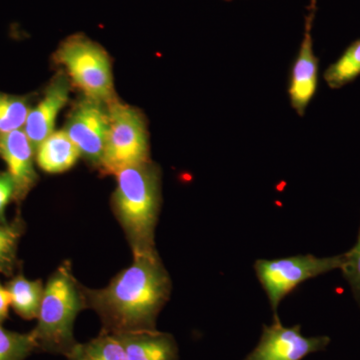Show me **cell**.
Wrapping results in <instances>:
<instances>
[{"label": "cell", "instance_id": "6da1fadb", "mask_svg": "<svg viewBox=\"0 0 360 360\" xmlns=\"http://www.w3.org/2000/svg\"><path fill=\"white\" fill-rule=\"evenodd\" d=\"M87 307L98 315L103 331L120 335L155 330L158 314L169 300L172 279L158 251L134 255L129 267L105 288H84Z\"/></svg>", "mask_w": 360, "mask_h": 360}, {"label": "cell", "instance_id": "7a4b0ae2", "mask_svg": "<svg viewBox=\"0 0 360 360\" xmlns=\"http://www.w3.org/2000/svg\"><path fill=\"white\" fill-rule=\"evenodd\" d=\"M115 176L112 210L132 255L155 250V227L161 205L160 167L149 160L124 168Z\"/></svg>", "mask_w": 360, "mask_h": 360}, {"label": "cell", "instance_id": "3957f363", "mask_svg": "<svg viewBox=\"0 0 360 360\" xmlns=\"http://www.w3.org/2000/svg\"><path fill=\"white\" fill-rule=\"evenodd\" d=\"M86 309L84 286L73 274L71 262H65L44 286L37 324L32 331L37 348L68 356L77 345L75 322L78 314Z\"/></svg>", "mask_w": 360, "mask_h": 360}, {"label": "cell", "instance_id": "277c9868", "mask_svg": "<svg viewBox=\"0 0 360 360\" xmlns=\"http://www.w3.org/2000/svg\"><path fill=\"white\" fill-rule=\"evenodd\" d=\"M110 129L101 168L116 175L124 168L149 161L148 131L143 116L127 105L110 101Z\"/></svg>", "mask_w": 360, "mask_h": 360}, {"label": "cell", "instance_id": "5b68a950", "mask_svg": "<svg viewBox=\"0 0 360 360\" xmlns=\"http://www.w3.org/2000/svg\"><path fill=\"white\" fill-rule=\"evenodd\" d=\"M58 63L87 98L110 103L113 94L110 58L101 45L82 34L65 39L56 52Z\"/></svg>", "mask_w": 360, "mask_h": 360}, {"label": "cell", "instance_id": "8992f818", "mask_svg": "<svg viewBox=\"0 0 360 360\" xmlns=\"http://www.w3.org/2000/svg\"><path fill=\"white\" fill-rule=\"evenodd\" d=\"M345 255L333 257L297 255L279 259H259L255 269L258 281L269 296L274 319L278 317L277 309L281 300L300 283L333 270L341 269Z\"/></svg>", "mask_w": 360, "mask_h": 360}, {"label": "cell", "instance_id": "52a82bcc", "mask_svg": "<svg viewBox=\"0 0 360 360\" xmlns=\"http://www.w3.org/2000/svg\"><path fill=\"white\" fill-rule=\"evenodd\" d=\"M329 343L328 336L305 338L300 326L285 328L276 317L271 326H264L257 347L243 360H302L307 355L323 352Z\"/></svg>", "mask_w": 360, "mask_h": 360}, {"label": "cell", "instance_id": "ba28073f", "mask_svg": "<svg viewBox=\"0 0 360 360\" xmlns=\"http://www.w3.org/2000/svg\"><path fill=\"white\" fill-rule=\"evenodd\" d=\"M110 129V115L103 103L87 98L77 104L65 129L80 155L101 167Z\"/></svg>", "mask_w": 360, "mask_h": 360}, {"label": "cell", "instance_id": "9c48e42d", "mask_svg": "<svg viewBox=\"0 0 360 360\" xmlns=\"http://www.w3.org/2000/svg\"><path fill=\"white\" fill-rule=\"evenodd\" d=\"M316 8V0H311L309 15L305 20V32L297 58H295L288 86L291 106L298 115H305L314 98L319 80V59L315 56L311 30Z\"/></svg>", "mask_w": 360, "mask_h": 360}, {"label": "cell", "instance_id": "30bf717a", "mask_svg": "<svg viewBox=\"0 0 360 360\" xmlns=\"http://www.w3.org/2000/svg\"><path fill=\"white\" fill-rule=\"evenodd\" d=\"M33 149L25 130H14L0 137V158L6 163L7 174L14 184V200H25L37 184Z\"/></svg>", "mask_w": 360, "mask_h": 360}, {"label": "cell", "instance_id": "8fae6325", "mask_svg": "<svg viewBox=\"0 0 360 360\" xmlns=\"http://www.w3.org/2000/svg\"><path fill=\"white\" fill-rule=\"evenodd\" d=\"M68 96L70 84L68 78L59 75L47 87L44 98L35 108H30L23 130L34 151L54 131L56 118L68 103Z\"/></svg>", "mask_w": 360, "mask_h": 360}, {"label": "cell", "instance_id": "7c38bea8", "mask_svg": "<svg viewBox=\"0 0 360 360\" xmlns=\"http://www.w3.org/2000/svg\"><path fill=\"white\" fill-rule=\"evenodd\" d=\"M129 360H179L174 336L158 330L131 331L115 335Z\"/></svg>", "mask_w": 360, "mask_h": 360}, {"label": "cell", "instance_id": "4fadbf2b", "mask_svg": "<svg viewBox=\"0 0 360 360\" xmlns=\"http://www.w3.org/2000/svg\"><path fill=\"white\" fill-rule=\"evenodd\" d=\"M35 153L37 165L47 174H61L70 169L80 156L65 130L52 132Z\"/></svg>", "mask_w": 360, "mask_h": 360}, {"label": "cell", "instance_id": "5bb4252c", "mask_svg": "<svg viewBox=\"0 0 360 360\" xmlns=\"http://www.w3.org/2000/svg\"><path fill=\"white\" fill-rule=\"evenodd\" d=\"M6 288L14 311L26 321L37 319L44 297V283L40 279L30 281L23 274H18L7 283Z\"/></svg>", "mask_w": 360, "mask_h": 360}, {"label": "cell", "instance_id": "9a60e30c", "mask_svg": "<svg viewBox=\"0 0 360 360\" xmlns=\"http://www.w3.org/2000/svg\"><path fill=\"white\" fill-rule=\"evenodd\" d=\"M68 360H129L117 336L101 330L98 336L89 342L75 345Z\"/></svg>", "mask_w": 360, "mask_h": 360}, {"label": "cell", "instance_id": "2e32d148", "mask_svg": "<svg viewBox=\"0 0 360 360\" xmlns=\"http://www.w3.org/2000/svg\"><path fill=\"white\" fill-rule=\"evenodd\" d=\"M360 75V39L355 40L335 63L324 72L323 77L333 89H341Z\"/></svg>", "mask_w": 360, "mask_h": 360}, {"label": "cell", "instance_id": "e0dca14e", "mask_svg": "<svg viewBox=\"0 0 360 360\" xmlns=\"http://www.w3.org/2000/svg\"><path fill=\"white\" fill-rule=\"evenodd\" d=\"M23 232L20 220L0 222V274L11 276L18 265V248Z\"/></svg>", "mask_w": 360, "mask_h": 360}, {"label": "cell", "instance_id": "ac0fdd59", "mask_svg": "<svg viewBox=\"0 0 360 360\" xmlns=\"http://www.w3.org/2000/svg\"><path fill=\"white\" fill-rule=\"evenodd\" d=\"M30 110L25 97L0 92V137L22 129Z\"/></svg>", "mask_w": 360, "mask_h": 360}, {"label": "cell", "instance_id": "d6986e66", "mask_svg": "<svg viewBox=\"0 0 360 360\" xmlns=\"http://www.w3.org/2000/svg\"><path fill=\"white\" fill-rule=\"evenodd\" d=\"M35 348L37 343L32 333H13L0 323V360H25Z\"/></svg>", "mask_w": 360, "mask_h": 360}, {"label": "cell", "instance_id": "ffe728a7", "mask_svg": "<svg viewBox=\"0 0 360 360\" xmlns=\"http://www.w3.org/2000/svg\"><path fill=\"white\" fill-rule=\"evenodd\" d=\"M340 269L360 307V229L356 245L345 253V260Z\"/></svg>", "mask_w": 360, "mask_h": 360}, {"label": "cell", "instance_id": "44dd1931", "mask_svg": "<svg viewBox=\"0 0 360 360\" xmlns=\"http://www.w3.org/2000/svg\"><path fill=\"white\" fill-rule=\"evenodd\" d=\"M11 200H14V184L6 172L0 174V222L7 221L6 210Z\"/></svg>", "mask_w": 360, "mask_h": 360}, {"label": "cell", "instance_id": "7402d4cb", "mask_svg": "<svg viewBox=\"0 0 360 360\" xmlns=\"http://www.w3.org/2000/svg\"><path fill=\"white\" fill-rule=\"evenodd\" d=\"M11 307V298L6 286L0 283V323L7 319Z\"/></svg>", "mask_w": 360, "mask_h": 360}]
</instances>
